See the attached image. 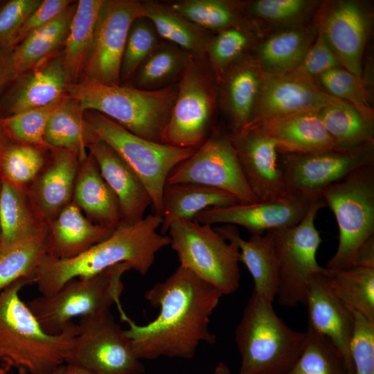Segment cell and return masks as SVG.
<instances>
[{"mask_svg":"<svg viewBox=\"0 0 374 374\" xmlns=\"http://www.w3.org/2000/svg\"><path fill=\"white\" fill-rule=\"evenodd\" d=\"M23 74L8 97L10 115L49 105L66 95L68 83L62 54L51 57Z\"/></svg>","mask_w":374,"mask_h":374,"instance_id":"26","label":"cell"},{"mask_svg":"<svg viewBox=\"0 0 374 374\" xmlns=\"http://www.w3.org/2000/svg\"><path fill=\"white\" fill-rule=\"evenodd\" d=\"M143 16L142 1L105 0L81 78L120 85L128 33L133 22Z\"/></svg>","mask_w":374,"mask_h":374,"instance_id":"15","label":"cell"},{"mask_svg":"<svg viewBox=\"0 0 374 374\" xmlns=\"http://www.w3.org/2000/svg\"><path fill=\"white\" fill-rule=\"evenodd\" d=\"M49 153L46 145L10 142L1 157L0 177L26 188L46 164Z\"/></svg>","mask_w":374,"mask_h":374,"instance_id":"40","label":"cell"},{"mask_svg":"<svg viewBox=\"0 0 374 374\" xmlns=\"http://www.w3.org/2000/svg\"><path fill=\"white\" fill-rule=\"evenodd\" d=\"M62 374H93L87 370L71 364H65Z\"/></svg>","mask_w":374,"mask_h":374,"instance_id":"54","label":"cell"},{"mask_svg":"<svg viewBox=\"0 0 374 374\" xmlns=\"http://www.w3.org/2000/svg\"><path fill=\"white\" fill-rule=\"evenodd\" d=\"M79 165L73 152L50 148L46 164L26 188L34 207L46 222L72 202Z\"/></svg>","mask_w":374,"mask_h":374,"instance_id":"21","label":"cell"},{"mask_svg":"<svg viewBox=\"0 0 374 374\" xmlns=\"http://www.w3.org/2000/svg\"><path fill=\"white\" fill-rule=\"evenodd\" d=\"M143 16L153 24L160 39L194 56L204 55L211 37L205 30L174 11L169 5L142 1Z\"/></svg>","mask_w":374,"mask_h":374,"instance_id":"34","label":"cell"},{"mask_svg":"<svg viewBox=\"0 0 374 374\" xmlns=\"http://www.w3.org/2000/svg\"><path fill=\"white\" fill-rule=\"evenodd\" d=\"M321 196L334 213L339 229L337 250L326 268H351L362 248L374 238V165L353 170L326 187Z\"/></svg>","mask_w":374,"mask_h":374,"instance_id":"6","label":"cell"},{"mask_svg":"<svg viewBox=\"0 0 374 374\" xmlns=\"http://www.w3.org/2000/svg\"><path fill=\"white\" fill-rule=\"evenodd\" d=\"M319 116L334 148L347 150L373 143V124L350 104L339 100L321 109Z\"/></svg>","mask_w":374,"mask_h":374,"instance_id":"39","label":"cell"},{"mask_svg":"<svg viewBox=\"0 0 374 374\" xmlns=\"http://www.w3.org/2000/svg\"><path fill=\"white\" fill-rule=\"evenodd\" d=\"M105 0H80L64 41L63 66L67 83L78 82L90 52Z\"/></svg>","mask_w":374,"mask_h":374,"instance_id":"30","label":"cell"},{"mask_svg":"<svg viewBox=\"0 0 374 374\" xmlns=\"http://www.w3.org/2000/svg\"><path fill=\"white\" fill-rule=\"evenodd\" d=\"M41 0H10L0 8V51H11L16 36Z\"/></svg>","mask_w":374,"mask_h":374,"instance_id":"48","label":"cell"},{"mask_svg":"<svg viewBox=\"0 0 374 374\" xmlns=\"http://www.w3.org/2000/svg\"><path fill=\"white\" fill-rule=\"evenodd\" d=\"M131 269L128 263L123 262L92 276L73 278L54 293L42 294L26 304L43 330L57 335L75 318L100 313L114 304L122 309V276Z\"/></svg>","mask_w":374,"mask_h":374,"instance_id":"7","label":"cell"},{"mask_svg":"<svg viewBox=\"0 0 374 374\" xmlns=\"http://www.w3.org/2000/svg\"><path fill=\"white\" fill-rule=\"evenodd\" d=\"M192 55L169 42H161L143 61L134 73L138 89L154 91L175 84Z\"/></svg>","mask_w":374,"mask_h":374,"instance_id":"37","label":"cell"},{"mask_svg":"<svg viewBox=\"0 0 374 374\" xmlns=\"http://www.w3.org/2000/svg\"><path fill=\"white\" fill-rule=\"evenodd\" d=\"M326 206L323 197H319L297 225L269 231L274 239L278 262L276 297L282 306L305 305L312 277L317 274H329V270L320 266L317 260L322 239L315 226V220L319 211Z\"/></svg>","mask_w":374,"mask_h":374,"instance_id":"10","label":"cell"},{"mask_svg":"<svg viewBox=\"0 0 374 374\" xmlns=\"http://www.w3.org/2000/svg\"><path fill=\"white\" fill-rule=\"evenodd\" d=\"M46 225L31 235L0 248V292L21 279H27L33 284L36 271L47 256Z\"/></svg>","mask_w":374,"mask_h":374,"instance_id":"36","label":"cell"},{"mask_svg":"<svg viewBox=\"0 0 374 374\" xmlns=\"http://www.w3.org/2000/svg\"><path fill=\"white\" fill-rule=\"evenodd\" d=\"M338 67L341 66L319 30L317 39L309 47L301 64L292 73L314 81L315 78Z\"/></svg>","mask_w":374,"mask_h":374,"instance_id":"49","label":"cell"},{"mask_svg":"<svg viewBox=\"0 0 374 374\" xmlns=\"http://www.w3.org/2000/svg\"><path fill=\"white\" fill-rule=\"evenodd\" d=\"M273 302L253 292L235 330L238 374H285L299 358L306 332L288 326Z\"/></svg>","mask_w":374,"mask_h":374,"instance_id":"5","label":"cell"},{"mask_svg":"<svg viewBox=\"0 0 374 374\" xmlns=\"http://www.w3.org/2000/svg\"><path fill=\"white\" fill-rule=\"evenodd\" d=\"M319 30L341 66L362 78L368 20L360 5L350 1L337 2L323 18Z\"/></svg>","mask_w":374,"mask_h":374,"instance_id":"20","label":"cell"},{"mask_svg":"<svg viewBox=\"0 0 374 374\" xmlns=\"http://www.w3.org/2000/svg\"><path fill=\"white\" fill-rule=\"evenodd\" d=\"M312 36L303 28L276 33L257 49V61L262 73L283 75L292 73L301 64L310 46Z\"/></svg>","mask_w":374,"mask_h":374,"instance_id":"35","label":"cell"},{"mask_svg":"<svg viewBox=\"0 0 374 374\" xmlns=\"http://www.w3.org/2000/svg\"><path fill=\"white\" fill-rule=\"evenodd\" d=\"M171 248L179 265L207 282L222 294L234 293L240 286V250L212 225L193 220L172 222L168 230Z\"/></svg>","mask_w":374,"mask_h":374,"instance_id":"8","label":"cell"},{"mask_svg":"<svg viewBox=\"0 0 374 374\" xmlns=\"http://www.w3.org/2000/svg\"><path fill=\"white\" fill-rule=\"evenodd\" d=\"M9 51H0V87L10 77H13Z\"/></svg>","mask_w":374,"mask_h":374,"instance_id":"52","label":"cell"},{"mask_svg":"<svg viewBox=\"0 0 374 374\" xmlns=\"http://www.w3.org/2000/svg\"><path fill=\"white\" fill-rule=\"evenodd\" d=\"M0 187H1V177H0ZM0 242H1V226H0Z\"/></svg>","mask_w":374,"mask_h":374,"instance_id":"58","label":"cell"},{"mask_svg":"<svg viewBox=\"0 0 374 374\" xmlns=\"http://www.w3.org/2000/svg\"><path fill=\"white\" fill-rule=\"evenodd\" d=\"M229 136L247 181L259 201L287 193L274 140L256 127L233 130Z\"/></svg>","mask_w":374,"mask_h":374,"instance_id":"18","label":"cell"},{"mask_svg":"<svg viewBox=\"0 0 374 374\" xmlns=\"http://www.w3.org/2000/svg\"><path fill=\"white\" fill-rule=\"evenodd\" d=\"M60 100L47 106L24 111L2 118L6 133L10 141L46 145L44 136L47 123Z\"/></svg>","mask_w":374,"mask_h":374,"instance_id":"44","label":"cell"},{"mask_svg":"<svg viewBox=\"0 0 374 374\" xmlns=\"http://www.w3.org/2000/svg\"><path fill=\"white\" fill-rule=\"evenodd\" d=\"M0 374H8V371L3 368H0Z\"/></svg>","mask_w":374,"mask_h":374,"instance_id":"57","label":"cell"},{"mask_svg":"<svg viewBox=\"0 0 374 374\" xmlns=\"http://www.w3.org/2000/svg\"><path fill=\"white\" fill-rule=\"evenodd\" d=\"M328 274H317L310 280L305 304L308 312V327L328 339L343 358L348 374H355L350 348L353 317L348 308L330 289Z\"/></svg>","mask_w":374,"mask_h":374,"instance_id":"19","label":"cell"},{"mask_svg":"<svg viewBox=\"0 0 374 374\" xmlns=\"http://www.w3.org/2000/svg\"><path fill=\"white\" fill-rule=\"evenodd\" d=\"M369 143L347 150H329L307 154H283L279 161L286 190L299 191L313 197L352 172L366 166L374 165L373 145Z\"/></svg>","mask_w":374,"mask_h":374,"instance_id":"14","label":"cell"},{"mask_svg":"<svg viewBox=\"0 0 374 374\" xmlns=\"http://www.w3.org/2000/svg\"><path fill=\"white\" fill-rule=\"evenodd\" d=\"M0 177L1 248L38 231L46 222L36 211L26 188Z\"/></svg>","mask_w":374,"mask_h":374,"instance_id":"31","label":"cell"},{"mask_svg":"<svg viewBox=\"0 0 374 374\" xmlns=\"http://www.w3.org/2000/svg\"><path fill=\"white\" fill-rule=\"evenodd\" d=\"M166 184H195L215 188L234 195L240 203L258 199L251 190L229 135L210 134L204 143L169 173Z\"/></svg>","mask_w":374,"mask_h":374,"instance_id":"13","label":"cell"},{"mask_svg":"<svg viewBox=\"0 0 374 374\" xmlns=\"http://www.w3.org/2000/svg\"><path fill=\"white\" fill-rule=\"evenodd\" d=\"M249 37L238 26L220 30L211 37L205 49L208 62L216 75L222 78L247 47Z\"/></svg>","mask_w":374,"mask_h":374,"instance_id":"46","label":"cell"},{"mask_svg":"<svg viewBox=\"0 0 374 374\" xmlns=\"http://www.w3.org/2000/svg\"><path fill=\"white\" fill-rule=\"evenodd\" d=\"M310 5V1L304 0H258L250 3L249 10L265 20L284 22L299 17Z\"/></svg>","mask_w":374,"mask_h":374,"instance_id":"50","label":"cell"},{"mask_svg":"<svg viewBox=\"0 0 374 374\" xmlns=\"http://www.w3.org/2000/svg\"><path fill=\"white\" fill-rule=\"evenodd\" d=\"M10 142V140L6 133L2 118H0V163L3 153Z\"/></svg>","mask_w":374,"mask_h":374,"instance_id":"53","label":"cell"},{"mask_svg":"<svg viewBox=\"0 0 374 374\" xmlns=\"http://www.w3.org/2000/svg\"><path fill=\"white\" fill-rule=\"evenodd\" d=\"M222 294L214 287L179 265L164 281L155 283L145 299L160 312L146 325L136 324L123 311L124 330L139 359L161 357L190 359L200 343L213 344L216 336L209 330L211 317Z\"/></svg>","mask_w":374,"mask_h":374,"instance_id":"1","label":"cell"},{"mask_svg":"<svg viewBox=\"0 0 374 374\" xmlns=\"http://www.w3.org/2000/svg\"><path fill=\"white\" fill-rule=\"evenodd\" d=\"M64 364L59 367L55 372L52 374H62L64 370Z\"/></svg>","mask_w":374,"mask_h":374,"instance_id":"56","label":"cell"},{"mask_svg":"<svg viewBox=\"0 0 374 374\" xmlns=\"http://www.w3.org/2000/svg\"><path fill=\"white\" fill-rule=\"evenodd\" d=\"M251 127L258 128L274 140L278 153L307 154L334 148L333 141L321 120L319 111L273 118Z\"/></svg>","mask_w":374,"mask_h":374,"instance_id":"24","label":"cell"},{"mask_svg":"<svg viewBox=\"0 0 374 374\" xmlns=\"http://www.w3.org/2000/svg\"><path fill=\"white\" fill-rule=\"evenodd\" d=\"M329 271L328 283L335 295L346 307L374 322V265L357 264Z\"/></svg>","mask_w":374,"mask_h":374,"instance_id":"38","label":"cell"},{"mask_svg":"<svg viewBox=\"0 0 374 374\" xmlns=\"http://www.w3.org/2000/svg\"><path fill=\"white\" fill-rule=\"evenodd\" d=\"M161 43L153 24L145 17L136 19L128 33L123 55L121 80L133 77L143 61Z\"/></svg>","mask_w":374,"mask_h":374,"instance_id":"45","label":"cell"},{"mask_svg":"<svg viewBox=\"0 0 374 374\" xmlns=\"http://www.w3.org/2000/svg\"><path fill=\"white\" fill-rule=\"evenodd\" d=\"M46 223L47 256L61 260L85 252L109 238L114 231L89 221L73 202Z\"/></svg>","mask_w":374,"mask_h":374,"instance_id":"23","label":"cell"},{"mask_svg":"<svg viewBox=\"0 0 374 374\" xmlns=\"http://www.w3.org/2000/svg\"><path fill=\"white\" fill-rule=\"evenodd\" d=\"M202 56L192 55L178 90L161 143L197 149L210 135L216 93Z\"/></svg>","mask_w":374,"mask_h":374,"instance_id":"12","label":"cell"},{"mask_svg":"<svg viewBox=\"0 0 374 374\" xmlns=\"http://www.w3.org/2000/svg\"><path fill=\"white\" fill-rule=\"evenodd\" d=\"M100 172L119 202L121 224H134L144 218L151 197L130 166L107 143L99 139L89 148Z\"/></svg>","mask_w":374,"mask_h":374,"instance_id":"22","label":"cell"},{"mask_svg":"<svg viewBox=\"0 0 374 374\" xmlns=\"http://www.w3.org/2000/svg\"><path fill=\"white\" fill-rule=\"evenodd\" d=\"M161 222V216L150 214L134 224H121L109 238L74 258L61 260L46 256L33 284L42 294L48 295L70 280L92 276L123 262L143 276L157 252L170 244L168 235L157 232Z\"/></svg>","mask_w":374,"mask_h":374,"instance_id":"2","label":"cell"},{"mask_svg":"<svg viewBox=\"0 0 374 374\" xmlns=\"http://www.w3.org/2000/svg\"><path fill=\"white\" fill-rule=\"evenodd\" d=\"M98 139L78 102L65 95L48 119L44 144L51 148L73 152L81 161L87 157L89 147Z\"/></svg>","mask_w":374,"mask_h":374,"instance_id":"29","label":"cell"},{"mask_svg":"<svg viewBox=\"0 0 374 374\" xmlns=\"http://www.w3.org/2000/svg\"><path fill=\"white\" fill-rule=\"evenodd\" d=\"M72 202L95 224L114 231L121 224L117 197L103 177L96 161L89 152L80 161Z\"/></svg>","mask_w":374,"mask_h":374,"instance_id":"25","label":"cell"},{"mask_svg":"<svg viewBox=\"0 0 374 374\" xmlns=\"http://www.w3.org/2000/svg\"><path fill=\"white\" fill-rule=\"evenodd\" d=\"M240 203L224 190L195 184H166L162 195V222L160 233L165 235L170 224L179 220H193L199 213L211 207Z\"/></svg>","mask_w":374,"mask_h":374,"instance_id":"28","label":"cell"},{"mask_svg":"<svg viewBox=\"0 0 374 374\" xmlns=\"http://www.w3.org/2000/svg\"><path fill=\"white\" fill-rule=\"evenodd\" d=\"M305 332L302 351L285 374H348L343 358L328 339L310 327Z\"/></svg>","mask_w":374,"mask_h":374,"instance_id":"41","label":"cell"},{"mask_svg":"<svg viewBox=\"0 0 374 374\" xmlns=\"http://www.w3.org/2000/svg\"><path fill=\"white\" fill-rule=\"evenodd\" d=\"M75 7L73 1L58 17L31 33L11 51L10 61L13 77L52 57L66 39Z\"/></svg>","mask_w":374,"mask_h":374,"instance_id":"32","label":"cell"},{"mask_svg":"<svg viewBox=\"0 0 374 374\" xmlns=\"http://www.w3.org/2000/svg\"><path fill=\"white\" fill-rule=\"evenodd\" d=\"M213 374H232L229 366L222 361L219 362L213 370Z\"/></svg>","mask_w":374,"mask_h":374,"instance_id":"55","label":"cell"},{"mask_svg":"<svg viewBox=\"0 0 374 374\" xmlns=\"http://www.w3.org/2000/svg\"><path fill=\"white\" fill-rule=\"evenodd\" d=\"M65 364L93 374H143L145 368L109 310L80 318Z\"/></svg>","mask_w":374,"mask_h":374,"instance_id":"11","label":"cell"},{"mask_svg":"<svg viewBox=\"0 0 374 374\" xmlns=\"http://www.w3.org/2000/svg\"><path fill=\"white\" fill-rule=\"evenodd\" d=\"M30 284L21 279L0 292V364L19 374H52L65 364L78 326L73 322L57 335L45 332L20 297Z\"/></svg>","mask_w":374,"mask_h":374,"instance_id":"3","label":"cell"},{"mask_svg":"<svg viewBox=\"0 0 374 374\" xmlns=\"http://www.w3.org/2000/svg\"><path fill=\"white\" fill-rule=\"evenodd\" d=\"M177 90V84L148 91L81 78L67 84L66 95L76 100L83 111L100 113L136 136L161 143Z\"/></svg>","mask_w":374,"mask_h":374,"instance_id":"4","label":"cell"},{"mask_svg":"<svg viewBox=\"0 0 374 374\" xmlns=\"http://www.w3.org/2000/svg\"><path fill=\"white\" fill-rule=\"evenodd\" d=\"M73 2L69 0L42 1L18 32L13 48L31 33L58 17Z\"/></svg>","mask_w":374,"mask_h":374,"instance_id":"51","label":"cell"},{"mask_svg":"<svg viewBox=\"0 0 374 374\" xmlns=\"http://www.w3.org/2000/svg\"><path fill=\"white\" fill-rule=\"evenodd\" d=\"M214 228L226 240L238 245L240 262L247 267L253 280V292L273 302L277 294L278 262L271 233L251 234L246 240L233 225Z\"/></svg>","mask_w":374,"mask_h":374,"instance_id":"27","label":"cell"},{"mask_svg":"<svg viewBox=\"0 0 374 374\" xmlns=\"http://www.w3.org/2000/svg\"><path fill=\"white\" fill-rule=\"evenodd\" d=\"M339 100L321 91L314 81L293 73L283 75H270L262 73L260 88L253 116L244 128L294 114L320 111Z\"/></svg>","mask_w":374,"mask_h":374,"instance_id":"17","label":"cell"},{"mask_svg":"<svg viewBox=\"0 0 374 374\" xmlns=\"http://www.w3.org/2000/svg\"><path fill=\"white\" fill-rule=\"evenodd\" d=\"M224 84V100L233 130L244 128L251 121L258 96L262 72L244 61L231 66Z\"/></svg>","mask_w":374,"mask_h":374,"instance_id":"33","label":"cell"},{"mask_svg":"<svg viewBox=\"0 0 374 374\" xmlns=\"http://www.w3.org/2000/svg\"><path fill=\"white\" fill-rule=\"evenodd\" d=\"M169 6L205 30L220 31L234 26L238 17L233 3L222 0H182Z\"/></svg>","mask_w":374,"mask_h":374,"instance_id":"42","label":"cell"},{"mask_svg":"<svg viewBox=\"0 0 374 374\" xmlns=\"http://www.w3.org/2000/svg\"><path fill=\"white\" fill-rule=\"evenodd\" d=\"M319 80L326 93L350 104L367 122L373 124V111L368 104L362 78L338 67L323 73Z\"/></svg>","mask_w":374,"mask_h":374,"instance_id":"43","label":"cell"},{"mask_svg":"<svg viewBox=\"0 0 374 374\" xmlns=\"http://www.w3.org/2000/svg\"><path fill=\"white\" fill-rule=\"evenodd\" d=\"M319 197L299 191L287 192L283 196L267 201L211 207L199 213L193 220L210 225H238L251 234H262L297 225L305 217L313 202Z\"/></svg>","mask_w":374,"mask_h":374,"instance_id":"16","label":"cell"},{"mask_svg":"<svg viewBox=\"0 0 374 374\" xmlns=\"http://www.w3.org/2000/svg\"><path fill=\"white\" fill-rule=\"evenodd\" d=\"M84 118L99 139L135 172L151 197L152 213L161 216L163 191L169 173L197 149L177 148L143 139L95 111H85Z\"/></svg>","mask_w":374,"mask_h":374,"instance_id":"9","label":"cell"},{"mask_svg":"<svg viewBox=\"0 0 374 374\" xmlns=\"http://www.w3.org/2000/svg\"><path fill=\"white\" fill-rule=\"evenodd\" d=\"M348 309L353 320L350 348L355 374H374V322Z\"/></svg>","mask_w":374,"mask_h":374,"instance_id":"47","label":"cell"}]
</instances>
